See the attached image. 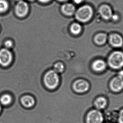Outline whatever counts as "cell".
Returning a JSON list of instances; mask_svg holds the SVG:
<instances>
[{
  "label": "cell",
  "instance_id": "3",
  "mask_svg": "<svg viewBox=\"0 0 123 123\" xmlns=\"http://www.w3.org/2000/svg\"><path fill=\"white\" fill-rule=\"evenodd\" d=\"M92 14V8L88 6H85L78 9L75 14V17L78 20L82 22H86L91 19Z\"/></svg>",
  "mask_w": 123,
  "mask_h": 123
},
{
  "label": "cell",
  "instance_id": "17",
  "mask_svg": "<svg viewBox=\"0 0 123 123\" xmlns=\"http://www.w3.org/2000/svg\"><path fill=\"white\" fill-rule=\"evenodd\" d=\"M53 69V70L57 74H61L64 70L65 66L62 62H58L54 65Z\"/></svg>",
  "mask_w": 123,
  "mask_h": 123
},
{
  "label": "cell",
  "instance_id": "22",
  "mask_svg": "<svg viewBox=\"0 0 123 123\" xmlns=\"http://www.w3.org/2000/svg\"><path fill=\"white\" fill-rule=\"evenodd\" d=\"M118 76L119 77H121L123 79V70H121L118 73Z\"/></svg>",
  "mask_w": 123,
  "mask_h": 123
},
{
  "label": "cell",
  "instance_id": "27",
  "mask_svg": "<svg viewBox=\"0 0 123 123\" xmlns=\"http://www.w3.org/2000/svg\"><path fill=\"white\" fill-rule=\"evenodd\" d=\"M18 0V1H21V0Z\"/></svg>",
  "mask_w": 123,
  "mask_h": 123
},
{
  "label": "cell",
  "instance_id": "4",
  "mask_svg": "<svg viewBox=\"0 0 123 123\" xmlns=\"http://www.w3.org/2000/svg\"><path fill=\"white\" fill-rule=\"evenodd\" d=\"M86 123H103L104 117L101 111L94 109L89 111L86 118Z\"/></svg>",
  "mask_w": 123,
  "mask_h": 123
},
{
  "label": "cell",
  "instance_id": "5",
  "mask_svg": "<svg viewBox=\"0 0 123 123\" xmlns=\"http://www.w3.org/2000/svg\"><path fill=\"white\" fill-rule=\"evenodd\" d=\"M13 59L12 54L9 50L3 49L0 50V65L6 67L10 65Z\"/></svg>",
  "mask_w": 123,
  "mask_h": 123
},
{
  "label": "cell",
  "instance_id": "13",
  "mask_svg": "<svg viewBox=\"0 0 123 123\" xmlns=\"http://www.w3.org/2000/svg\"><path fill=\"white\" fill-rule=\"evenodd\" d=\"M99 12L103 18L105 19H108L112 16L111 9L107 5L101 6L99 9Z\"/></svg>",
  "mask_w": 123,
  "mask_h": 123
},
{
  "label": "cell",
  "instance_id": "1",
  "mask_svg": "<svg viewBox=\"0 0 123 123\" xmlns=\"http://www.w3.org/2000/svg\"><path fill=\"white\" fill-rule=\"evenodd\" d=\"M43 82L47 89L54 90L57 88L60 84V76L54 70H50L44 75Z\"/></svg>",
  "mask_w": 123,
  "mask_h": 123
},
{
  "label": "cell",
  "instance_id": "19",
  "mask_svg": "<svg viewBox=\"0 0 123 123\" xmlns=\"http://www.w3.org/2000/svg\"><path fill=\"white\" fill-rule=\"evenodd\" d=\"M8 4L5 0H0V13H2L7 10Z\"/></svg>",
  "mask_w": 123,
  "mask_h": 123
},
{
  "label": "cell",
  "instance_id": "21",
  "mask_svg": "<svg viewBox=\"0 0 123 123\" xmlns=\"http://www.w3.org/2000/svg\"><path fill=\"white\" fill-rule=\"evenodd\" d=\"M13 45L12 41L10 40H7L5 43V46L6 48H10Z\"/></svg>",
  "mask_w": 123,
  "mask_h": 123
},
{
  "label": "cell",
  "instance_id": "24",
  "mask_svg": "<svg viewBox=\"0 0 123 123\" xmlns=\"http://www.w3.org/2000/svg\"><path fill=\"white\" fill-rule=\"evenodd\" d=\"M40 1H41L42 3H46V2H49V1L50 0H39Z\"/></svg>",
  "mask_w": 123,
  "mask_h": 123
},
{
  "label": "cell",
  "instance_id": "25",
  "mask_svg": "<svg viewBox=\"0 0 123 123\" xmlns=\"http://www.w3.org/2000/svg\"><path fill=\"white\" fill-rule=\"evenodd\" d=\"M1 111H2V107H1V106L0 105V113H1Z\"/></svg>",
  "mask_w": 123,
  "mask_h": 123
},
{
  "label": "cell",
  "instance_id": "2",
  "mask_svg": "<svg viewBox=\"0 0 123 123\" xmlns=\"http://www.w3.org/2000/svg\"><path fill=\"white\" fill-rule=\"evenodd\" d=\"M108 64L111 68L115 70L123 67V53L121 51H115L110 56Z\"/></svg>",
  "mask_w": 123,
  "mask_h": 123
},
{
  "label": "cell",
  "instance_id": "12",
  "mask_svg": "<svg viewBox=\"0 0 123 123\" xmlns=\"http://www.w3.org/2000/svg\"><path fill=\"white\" fill-rule=\"evenodd\" d=\"M110 42L111 44L115 47H120L123 44V39L119 35L113 34L110 37Z\"/></svg>",
  "mask_w": 123,
  "mask_h": 123
},
{
  "label": "cell",
  "instance_id": "14",
  "mask_svg": "<svg viewBox=\"0 0 123 123\" xmlns=\"http://www.w3.org/2000/svg\"><path fill=\"white\" fill-rule=\"evenodd\" d=\"M13 98L9 93H4L0 96V103L4 106L9 105L13 102Z\"/></svg>",
  "mask_w": 123,
  "mask_h": 123
},
{
  "label": "cell",
  "instance_id": "15",
  "mask_svg": "<svg viewBox=\"0 0 123 123\" xmlns=\"http://www.w3.org/2000/svg\"><path fill=\"white\" fill-rule=\"evenodd\" d=\"M62 11L65 15L70 16L75 12V8L72 4H65L62 7Z\"/></svg>",
  "mask_w": 123,
  "mask_h": 123
},
{
  "label": "cell",
  "instance_id": "28",
  "mask_svg": "<svg viewBox=\"0 0 123 123\" xmlns=\"http://www.w3.org/2000/svg\"><path fill=\"white\" fill-rule=\"evenodd\" d=\"M31 0V1H32V0Z\"/></svg>",
  "mask_w": 123,
  "mask_h": 123
},
{
  "label": "cell",
  "instance_id": "6",
  "mask_svg": "<svg viewBox=\"0 0 123 123\" xmlns=\"http://www.w3.org/2000/svg\"><path fill=\"white\" fill-rule=\"evenodd\" d=\"M72 87L75 92L81 94L86 92L89 90V84L86 80L78 79L74 82Z\"/></svg>",
  "mask_w": 123,
  "mask_h": 123
},
{
  "label": "cell",
  "instance_id": "23",
  "mask_svg": "<svg viewBox=\"0 0 123 123\" xmlns=\"http://www.w3.org/2000/svg\"><path fill=\"white\" fill-rule=\"evenodd\" d=\"M74 2L77 4H80L82 2L83 0H74Z\"/></svg>",
  "mask_w": 123,
  "mask_h": 123
},
{
  "label": "cell",
  "instance_id": "10",
  "mask_svg": "<svg viewBox=\"0 0 123 123\" xmlns=\"http://www.w3.org/2000/svg\"><path fill=\"white\" fill-rule=\"evenodd\" d=\"M106 68V63L103 60H96L92 64V68L96 72H102Z\"/></svg>",
  "mask_w": 123,
  "mask_h": 123
},
{
  "label": "cell",
  "instance_id": "26",
  "mask_svg": "<svg viewBox=\"0 0 123 123\" xmlns=\"http://www.w3.org/2000/svg\"><path fill=\"white\" fill-rule=\"evenodd\" d=\"M60 1H67L68 0H59Z\"/></svg>",
  "mask_w": 123,
  "mask_h": 123
},
{
  "label": "cell",
  "instance_id": "16",
  "mask_svg": "<svg viewBox=\"0 0 123 123\" xmlns=\"http://www.w3.org/2000/svg\"><path fill=\"white\" fill-rule=\"evenodd\" d=\"M107 40V36L103 33H100L97 35L94 38V41L98 44H103Z\"/></svg>",
  "mask_w": 123,
  "mask_h": 123
},
{
  "label": "cell",
  "instance_id": "8",
  "mask_svg": "<svg viewBox=\"0 0 123 123\" xmlns=\"http://www.w3.org/2000/svg\"><path fill=\"white\" fill-rule=\"evenodd\" d=\"M28 11L27 4L22 0L19 1L16 6L15 12L18 16L20 17H24L27 14Z\"/></svg>",
  "mask_w": 123,
  "mask_h": 123
},
{
  "label": "cell",
  "instance_id": "18",
  "mask_svg": "<svg viewBox=\"0 0 123 123\" xmlns=\"http://www.w3.org/2000/svg\"><path fill=\"white\" fill-rule=\"evenodd\" d=\"M70 31L74 34H78L81 31V27L79 24L74 23L71 26Z\"/></svg>",
  "mask_w": 123,
  "mask_h": 123
},
{
  "label": "cell",
  "instance_id": "20",
  "mask_svg": "<svg viewBox=\"0 0 123 123\" xmlns=\"http://www.w3.org/2000/svg\"><path fill=\"white\" fill-rule=\"evenodd\" d=\"M118 122L123 123V109L121 110L118 115Z\"/></svg>",
  "mask_w": 123,
  "mask_h": 123
},
{
  "label": "cell",
  "instance_id": "11",
  "mask_svg": "<svg viewBox=\"0 0 123 123\" xmlns=\"http://www.w3.org/2000/svg\"><path fill=\"white\" fill-rule=\"evenodd\" d=\"M108 104V101L105 98L103 97H99L94 101V105L98 110L104 109Z\"/></svg>",
  "mask_w": 123,
  "mask_h": 123
},
{
  "label": "cell",
  "instance_id": "7",
  "mask_svg": "<svg viewBox=\"0 0 123 123\" xmlns=\"http://www.w3.org/2000/svg\"><path fill=\"white\" fill-rule=\"evenodd\" d=\"M111 90L115 92H119L123 89V79L118 76L114 77L110 83Z\"/></svg>",
  "mask_w": 123,
  "mask_h": 123
},
{
  "label": "cell",
  "instance_id": "9",
  "mask_svg": "<svg viewBox=\"0 0 123 123\" xmlns=\"http://www.w3.org/2000/svg\"><path fill=\"white\" fill-rule=\"evenodd\" d=\"M21 104L25 108H32L36 104V100L33 96L30 95H25L20 98Z\"/></svg>",
  "mask_w": 123,
  "mask_h": 123
}]
</instances>
